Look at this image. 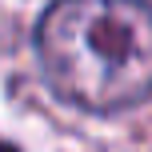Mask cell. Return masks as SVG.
I'll list each match as a JSON object with an SVG mask.
<instances>
[{
  "mask_svg": "<svg viewBox=\"0 0 152 152\" xmlns=\"http://www.w3.org/2000/svg\"><path fill=\"white\" fill-rule=\"evenodd\" d=\"M52 92L84 112H120L152 96L148 0H56L36 24Z\"/></svg>",
  "mask_w": 152,
  "mask_h": 152,
  "instance_id": "obj_1",
  "label": "cell"
},
{
  "mask_svg": "<svg viewBox=\"0 0 152 152\" xmlns=\"http://www.w3.org/2000/svg\"><path fill=\"white\" fill-rule=\"evenodd\" d=\"M0 152H16V148H12V144H8V140H0Z\"/></svg>",
  "mask_w": 152,
  "mask_h": 152,
  "instance_id": "obj_2",
  "label": "cell"
}]
</instances>
